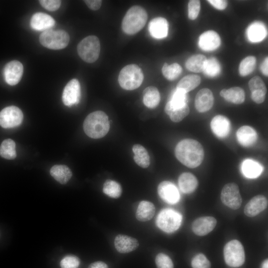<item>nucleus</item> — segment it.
I'll list each match as a JSON object with an SVG mask.
<instances>
[{"mask_svg":"<svg viewBox=\"0 0 268 268\" xmlns=\"http://www.w3.org/2000/svg\"><path fill=\"white\" fill-rule=\"evenodd\" d=\"M155 262L157 268H174L172 260L165 254L161 253L157 254Z\"/></svg>","mask_w":268,"mask_h":268,"instance_id":"obj_41","label":"nucleus"},{"mask_svg":"<svg viewBox=\"0 0 268 268\" xmlns=\"http://www.w3.org/2000/svg\"><path fill=\"white\" fill-rule=\"evenodd\" d=\"M84 1L90 9L94 10L99 9L102 2L101 0H86Z\"/></svg>","mask_w":268,"mask_h":268,"instance_id":"obj_47","label":"nucleus"},{"mask_svg":"<svg viewBox=\"0 0 268 268\" xmlns=\"http://www.w3.org/2000/svg\"><path fill=\"white\" fill-rule=\"evenodd\" d=\"M157 192L160 198L164 201L169 204L177 203L180 199L177 188L170 181L161 182L158 186Z\"/></svg>","mask_w":268,"mask_h":268,"instance_id":"obj_12","label":"nucleus"},{"mask_svg":"<svg viewBox=\"0 0 268 268\" xmlns=\"http://www.w3.org/2000/svg\"><path fill=\"white\" fill-rule=\"evenodd\" d=\"M200 1L198 0H190L188 3V17L191 20H195L198 17L200 10Z\"/></svg>","mask_w":268,"mask_h":268,"instance_id":"obj_44","label":"nucleus"},{"mask_svg":"<svg viewBox=\"0 0 268 268\" xmlns=\"http://www.w3.org/2000/svg\"><path fill=\"white\" fill-rule=\"evenodd\" d=\"M23 72L22 64L18 61L8 62L4 68L5 81L10 85H15L20 80Z\"/></svg>","mask_w":268,"mask_h":268,"instance_id":"obj_13","label":"nucleus"},{"mask_svg":"<svg viewBox=\"0 0 268 268\" xmlns=\"http://www.w3.org/2000/svg\"><path fill=\"white\" fill-rule=\"evenodd\" d=\"M162 71L166 79L173 80L179 76L182 71V68L177 63H175L169 65L165 63L162 67Z\"/></svg>","mask_w":268,"mask_h":268,"instance_id":"obj_38","label":"nucleus"},{"mask_svg":"<svg viewBox=\"0 0 268 268\" xmlns=\"http://www.w3.org/2000/svg\"><path fill=\"white\" fill-rule=\"evenodd\" d=\"M261 268H268V260H265L262 264Z\"/></svg>","mask_w":268,"mask_h":268,"instance_id":"obj_50","label":"nucleus"},{"mask_svg":"<svg viewBox=\"0 0 268 268\" xmlns=\"http://www.w3.org/2000/svg\"><path fill=\"white\" fill-rule=\"evenodd\" d=\"M256 63V59L254 56H248L244 58L241 62L239 67L240 74L245 76L252 73L255 69Z\"/></svg>","mask_w":268,"mask_h":268,"instance_id":"obj_39","label":"nucleus"},{"mask_svg":"<svg viewBox=\"0 0 268 268\" xmlns=\"http://www.w3.org/2000/svg\"><path fill=\"white\" fill-rule=\"evenodd\" d=\"M79 264V258L72 255L65 256L60 262L61 268H78Z\"/></svg>","mask_w":268,"mask_h":268,"instance_id":"obj_43","label":"nucleus"},{"mask_svg":"<svg viewBox=\"0 0 268 268\" xmlns=\"http://www.w3.org/2000/svg\"><path fill=\"white\" fill-rule=\"evenodd\" d=\"M213 103L214 97L212 92L208 88L201 89L196 96L195 107L200 113L209 110L213 106Z\"/></svg>","mask_w":268,"mask_h":268,"instance_id":"obj_18","label":"nucleus"},{"mask_svg":"<svg viewBox=\"0 0 268 268\" xmlns=\"http://www.w3.org/2000/svg\"><path fill=\"white\" fill-rule=\"evenodd\" d=\"M268 200L262 195L251 199L244 207L245 214L250 217H254L265 210L268 206Z\"/></svg>","mask_w":268,"mask_h":268,"instance_id":"obj_15","label":"nucleus"},{"mask_svg":"<svg viewBox=\"0 0 268 268\" xmlns=\"http://www.w3.org/2000/svg\"><path fill=\"white\" fill-rule=\"evenodd\" d=\"M175 154L177 159L183 164L194 168L202 163L204 150L199 141L186 138L178 143L175 149Z\"/></svg>","mask_w":268,"mask_h":268,"instance_id":"obj_1","label":"nucleus"},{"mask_svg":"<svg viewBox=\"0 0 268 268\" xmlns=\"http://www.w3.org/2000/svg\"><path fill=\"white\" fill-rule=\"evenodd\" d=\"M88 268H108V267L104 262L98 261L91 263Z\"/></svg>","mask_w":268,"mask_h":268,"instance_id":"obj_48","label":"nucleus"},{"mask_svg":"<svg viewBox=\"0 0 268 268\" xmlns=\"http://www.w3.org/2000/svg\"><path fill=\"white\" fill-rule=\"evenodd\" d=\"M148 28L150 35L155 39H163L168 35V23L163 17L152 19L149 23Z\"/></svg>","mask_w":268,"mask_h":268,"instance_id":"obj_21","label":"nucleus"},{"mask_svg":"<svg viewBox=\"0 0 268 268\" xmlns=\"http://www.w3.org/2000/svg\"><path fill=\"white\" fill-rule=\"evenodd\" d=\"M191 265L193 268H210V263L202 254L196 255L192 259Z\"/></svg>","mask_w":268,"mask_h":268,"instance_id":"obj_42","label":"nucleus"},{"mask_svg":"<svg viewBox=\"0 0 268 268\" xmlns=\"http://www.w3.org/2000/svg\"><path fill=\"white\" fill-rule=\"evenodd\" d=\"M30 24L33 29L45 31L53 27L55 24V21L54 18L49 14L37 12L32 15Z\"/></svg>","mask_w":268,"mask_h":268,"instance_id":"obj_22","label":"nucleus"},{"mask_svg":"<svg viewBox=\"0 0 268 268\" xmlns=\"http://www.w3.org/2000/svg\"><path fill=\"white\" fill-rule=\"evenodd\" d=\"M155 212V207L153 203L147 201H142L137 206L135 217L141 222L148 221L153 218Z\"/></svg>","mask_w":268,"mask_h":268,"instance_id":"obj_26","label":"nucleus"},{"mask_svg":"<svg viewBox=\"0 0 268 268\" xmlns=\"http://www.w3.org/2000/svg\"><path fill=\"white\" fill-rule=\"evenodd\" d=\"M165 112L174 122H179L184 119L190 113L188 104L180 107L173 108L165 105Z\"/></svg>","mask_w":268,"mask_h":268,"instance_id":"obj_34","label":"nucleus"},{"mask_svg":"<svg viewBox=\"0 0 268 268\" xmlns=\"http://www.w3.org/2000/svg\"><path fill=\"white\" fill-rule=\"evenodd\" d=\"M210 128L214 134L220 138L227 136L231 129V124L228 119L222 115H216L210 122Z\"/></svg>","mask_w":268,"mask_h":268,"instance_id":"obj_20","label":"nucleus"},{"mask_svg":"<svg viewBox=\"0 0 268 268\" xmlns=\"http://www.w3.org/2000/svg\"><path fill=\"white\" fill-rule=\"evenodd\" d=\"M262 166L257 162L251 159H247L242 164V171L243 174L249 178H255L262 173Z\"/></svg>","mask_w":268,"mask_h":268,"instance_id":"obj_33","label":"nucleus"},{"mask_svg":"<svg viewBox=\"0 0 268 268\" xmlns=\"http://www.w3.org/2000/svg\"><path fill=\"white\" fill-rule=\"evenodd\" d=\"M214 7L219 10L224 9L227 5V1L224 0H207Z\"/></svg>","mask_w":268,"mask_h":268,"instance_id":"obj_46","label":"nucleus"},{"mask_svg":"<svg viewBox=\"0 0 268 268\" xmlns=\"http://www.w3.org/2000/svg\"><path fill=\"white\" fill-rule=\"evenodd\" d=\"M207 62L206 58L201 54L194 55L186 62V67L194 72H201L204 70Z\"/></svg>","mask_w":268,"mask_h":268,"instance_id":"obj_31","label":"nucleus"},{"mask_svg":"<svg viewBox=\"0 0 268 268\" xmlns=\"http://www.w3.org/2000/svg\"><path fill=\"white\" fill-rule=\"evenodd\" d=\"M220 199L224 205L234 210L239 208L242 201L239 187L234 183H228L223 187Z\"/></svg>","mask_w":268,"mask_h":268,"instance_id":"obj_9","label":"nucleus"},{"mask_svg":"<svg viewBox=\"0 0 268 268\" xmlns=\"http://www.w3.org/2000/svg\"><path fill=\"white\" fill-rule=\"evenodd\" d=\"M260 69L262 72L266 76L268 75V58L266 57L262 63Z\"/></svg>","mask_w":268,"mask_h":268,"instance_id":"obj_49","label":"nucleus"},{"mask_svg":"<svg viewBox=\"0 0 268 268\" xmlns=\"http://www.w3.org/2000/svg\"><path fill=\"white\" fill-rule=\"evenodd\" d=\"M236 136L239 143L245 147L252 146L258 139L255 129L248 126L241 127L237 131Z\"/></svg>","mask_w":268,"mask_h":268,"instance_id":"obj_23","label":"nucleus"},{"mask_svg":"<svg viewBox=\"0 0 268 268\" xmlns=\"http://www.w3.org/2000/svg\"><path fill=\"white\" fill-rule=\"evenodd\" d=\"M39 41L41 45L48 49L59 50L67 46L69 36L64 30L49 29L42 33Z\"/></svg>","mask_w":268,"mask_h":268,"instance_id":"obj_5","label":"nucleus"},{"mask_svg":"<svg viewBox=\"0 0 268 268\" xmlns=\"http://www.w3.org/2000/svg\"><path fill=\"white\" fill-rule=\"evenodd\" d=\"M138 246V240L128 235L118 234L114 239L115 248L120 253H130L136 249Z\"/></svg>","mask_w":268,"mask_h":268,"instance_id":"obj_17","label":"nucleus"},{"mask_svg":"<svg viewBox=\"0 0 268 268\" xmlns=\"http://www.w3.org/2000/svg\"><path fill=\"white\" fill-rule=\"evenodd\" d=\"M23 118V113L19 108L15 106L6 107L0 112V126L3 128L18 126Z\"/></svg>","mask_w":268,"mask_h":268,"instance_id":"obj_10","label":"nucleus"},{"mask_svg":"<svg viewBox=\"0 0 268 268\" xmlns=\"http://www.w3.org/2000/svg\"><path fill=\"white\" fill-rule=\"evenodd\" d=\"M220 95L226 101L236 104L243 103L245 99V92L239 87L223 89L220 92Z\"/></svg>","mask_w":268,"mask_h":268,"instance_id":"obj_27","label":"nucleus"},{"mask_svg":"<svg viewBox=\"0 0 268 268\" xmlns=\"http://www.w3.org/2000/svg\"><path fill=\"white\" fill-rule=\"evenodd\" d=\"M143 80V72L139 66L135 64L124 67L118 76V81L121 87L128 90H134L139 87Z\"/></svg>","mask_w":268,"mask_h":268,"instance_id":"obj_4","label":"nucleus"},{"mask_svg":"<svg viewBox=\"0 0 268 268\" xmlns=\"http://www.w3.org/2000/svg\"><path fill=\"white\" fill-rule=\"evenodd\" d=\"M221 43L219 35L214 31L208 30L202 33L199 37V46L205 51H213L218 48Z\"/></svg>","mask_w":268,"mask_h":268,"instance_id":"obj_19","label":"nucleus"},{"mask_svg":"<svg viewBox=\"0 0 268 268\" xmlns=\"http://www.w3.org/2000/svg\"><path fill=\"white\" fill-rule=\"evenodd\" d=\"M103 192L110 198L117 199L121 197L122 189L121 185L117 182L108 179L103 184Z\"/></svg>","mask_w":268,"mask_h":268,"instance_id":"obj_35","label":"nucleus"},{"mask_svg":"<svg viewBox=\"0 0 268 268\" xmlns=\"http://www.w3.org/2000/svg\"><path fill=\"white\" fill-rule=\"evenodd\" d=\"M134 159L140 167L146 168L150 164V157L146 149L141 145L135 144L133 146Z\"/></svg>","mask_w":268,"mask_h":268,"instance_id":"obj_32","label":"nucleus"},{"mask_svg":"<svg viewBox=\"0 0 268 268\" xmlns=\"http://www.w3.org/2000/svg\"><path fill=\"white\" fill-rule=\"evenodd\" d=\"M84 132L89 137L100 138L107 134L110 129V123L107 114L102 111L89 114L84 120Z\"/></svg>","mask_w":268,"mask_h":268,"instance_id":"obj_2","label":"nucleus"},{"mask_svg":"<svg viewBox=\"0 0 268 268\" xmlns=\"http://www.w3.org/2000/svg\"><path fill=\"white\" fill-rule=\"evenodd\" d=\"M217 221L213 217H201L194 221L192 225V229L196 235L202 236L212 231Z\"/></svg>","mask_w":268,"mask_h":268,"instance_id":"obj_14","label":"nucleus"},{"mask_svg":"<svg viewBox=\"0 0 268 268\" xmlns=\"http://www.w3.org/2000/svg\"><path fill=\"white\" fill-rule=\"evenodd\" d=\"M251 98L257 104L262 103L266 99L267 88L262 79L259 76L252 78L249 82Z\"/></svg>","mask_w":268,"mask_h":268,"instance_id":"obj_16","label":"nucleus"},{"mask_svg":"<svg viewBox=\"0 0 268 268\" xmlns=\"http://www.w3.org/2000/svg\"><path fill=\"white\" fill-rule=\"evenodd\" d=\"M51 175L58 182L65 184L68 182L72 176L70 169L65 165H56L50 169Z\"/></svg>","mask_w":268,"mask_h":268,"instance_id":"obj_28","label":"nucleus"},{"mask_svg":"<svg viewBox=\"0 0 268 268\" xmlns=\"http://www.w3.org/2000/svg\"><path fill=\"white\" fill-rule=\"evenodd\" d=\"M201 77L198 75H188L183 77L179 81L176 89L181 90L187 93L198 86L201 83Z\"/></svg>","mask_w":268,"mask_h":268,"instance_id":"obj_30","label":"nucleus"},{"mask_svg":"<svg viewBox=\"0 0 268 268\" xmlns=\"http://www.w3.org/2000/svg\"><path fill=\"white\" fill-rule=\"evenodd\" d=\"M182 221L181 215L170 209L161 210L156 218L158 227L166 233L176 231L180 226Z\"/></svg>","mask_w":268,"mask_h":268,"instance_id":"obj_8","label":"nucleus"},{"mask_svg":"<svg viewBox=\"0 0 268 268\" xmlns=\"http://www.w3.org/2000/svg\"><path fill=\"white\" fill-rule=\"evenodd\" d=\"M0 155L6 159L11 160L16 157L15 142L11 139L4 140L0 146Z\"/></svg>","mask_w":268,"mask_h":268,"instance_id":"obj_36","label":"nucleus"},{"mask_svg":"<svg viewBox=\"0 0 268 268\" xmlns=\"http://www.w3.org/2000/svg\"><path fill=\"white\" fill-rule=\"evenodd\" d=\"M187 93L181 90L176 89L166 106L173 108H180L187 104Z\"/></svg>","mask_w":268,"mask_h":268,"instance_id":"obj_37","label":"nucleus"},{"mask_svg":"<svg viewBox=\"0 0 268 268\" xmlns=\"http://www.w3.org/2000/svg\"><path fill=\"white\" fill-rule=\"evenodd\" d=\"M223 254L226 264L231 267H240L245 261L244 247L237 240H232L225 244Z\"/></svg>","mask_w":268,"mask_h":268,"instance_id":"obj_7","label":"nucleus"},{"mask_svg":"<svg viewBox=\"0 0 268 268\" xmlns=\"http://www.w3.org/2000/svg\"><path fill=\"white\" fill-rule=\"evenodd\" d=\"M178 185L183 193L189 194L196 190L198 186V181L193 174L184 172L179 177Z\"/></svg>","mask_w":268,"mask_h":268,"instance_id":"obj_24","label":"nucleus"},{"mask_svg":"<svg viewBox=\"0 0 268 268\" xmlns=\"http://www.w3.org/2000/svg\"><path fill=\"white\" fill-rule=\"evenodd\" d=\"M39 2L44 8L52 11L57 10L61 4L59 0H40Z\"/></svg>","mask_w":268,"mask_h":268,"instance_id":"obj_45","label":"nucleus"},{"mask_svg":"<svg viewBox=\"0 0 268 268\" xmlns=\"http://www.w3.org/2000/svg\"><path fill=\"white\" fill-rule=\"evenodd\" d=\"M80 96L79 82L74 78L70 80L65 87L62 94V100L66 106L71 107L79 103Z\"/></svg>","mask_w":268,"mask_h":268,"instance_id":"obj_11","label":"nucleus"},{"mask_svg":"<svg viewBox=\"0 0 268 268\" xmlns=\"http://www.w3.org/2000/svg\"><path fill=\"white\" fill-rule=\"evenodd\" d=\"M220 71V66L217 60L211 58L207 60L206 64L203 72L209 77H214L217 75Z\"/></svg>","mask_w":268,"mask_h":268,"instance_id":"obj_40","label":"nucleus"},{"mask_svg":"<svg viewBox=\"0 0 268 268\" xmlns=\"http://www.w3.org/2000/svg\"><path fill=\"white\" fill-rule=\"evenodd\" d=\"M77 49L78 55L84 61L88 63H93L99 56V40L96 36H88L79 43Z\"/></svg>","mask_w":268,"mask_h":268,"instance_id":"obj_6","label":"nucleus"},{"mask_svg":"<svg viewBox=\"0 0 268 268\" xmlns=\"http://www.w3.org/2000/svg\"><path fill=\"white\" fill-rule=\"evenodd\" d=\"M267 31L265 25L261 22L252 23L246 30L248 39L251 42H259L267 36Z\"/></svg>","mask_w":268,"mask_h":268,"instance_id":"obj_25","label":"nucleus"},{"mask_svg":"<svg viewBox=\"0 0 268 268\" xmlns=\"http://www.w3.org/2000/svg\"><path fill=\"white\" fill-rule=\"evenodd\" d=\"M147 19V14L143 7L139 5L133 6L123 18L122 29L128 35H134L145 26Z\"/></svg>","mask_w":268,"mask_h":268,"instance_id":"obj_3","label":"nucleus"},{"mask_svg":"<svg viewBox=\"0 0 268 268\" xmlns=\"http://www.w3.org/2000/svg\"><path fill=\"white\" fill-rule=\"evenodd\" d=\"M143 102L149 108H154L159 103L160 96L158 89L152 86L146 87L143 92Z\"/></svg>","mask_w":268,"mask_h":268,"instance_id":"obj_29","label":"nucleus"}]
</instances>
